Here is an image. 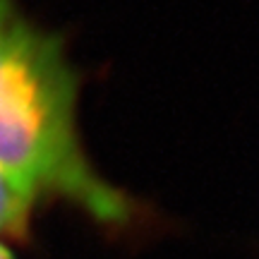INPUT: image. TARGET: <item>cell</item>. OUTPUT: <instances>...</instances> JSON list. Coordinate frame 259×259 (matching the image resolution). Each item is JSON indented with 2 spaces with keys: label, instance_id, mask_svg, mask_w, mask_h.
<instances>
[{
  "label": "cell",
  "instance_id": "1",
  "mask_svg": "<svg viewBox=\"0 0 259 259\" xmlns=\"http://www.w3.org/2000/svg\"><path fill=\"white\" fill-rule=\"evenodd\" d=\"M0 166L41 199L99 226L137 223V204L94 168L79 132V77L58 34L0 0Z\"/></svg>",
  "mask_w": 259,
  "mask_h": 259
},
{
  "label": "cell",
  "instance_id": "2",
  "mask_svg": "<svg viewBox=\"0 0 259 259\" xmlns=\"http://www.w3.org/2000/svg\"><path fill=\"white\" fill-rule=\"evenodd\" d=\"M38 197L0 166V240H24L31 231Z\"/></svg>",
  "mask_w": 259,
  "mask_h": 259
},
{
  "label": "cell",
  "instance_id": "3",
  "mask_svg": "<svg viewBox=\"0 0 259 259\" xmlns=\"http://www.w3.org/2000/svg\"><path fill=\"white\" fill-rule=\"evenodd\" d=\"M0 259H15L8 247V242H3V240H0Z\"/></svg>",
  "mask_w": 259,
  "mask_h": 259
}]
</instances>
